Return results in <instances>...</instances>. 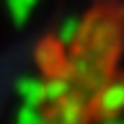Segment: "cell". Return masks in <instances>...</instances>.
I'll list each match as a JSON object with an SVG mask.
<instances>
[{
	"instance_id": "cell-1",
	"label": "cell",
	"mask_w": 124,
	"mask_h": 124,
	"mask_svg": "<svg viewBox=\"0 0 124 124\" xmlns=\"http://www.w3.org/2000/svg\"><path fill=\"white\" fill-rule=\"evenodd\" d=\"M26 124H103L124 103V0H91L35 47Z\"/></svg>"
}]
</instances>
